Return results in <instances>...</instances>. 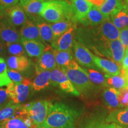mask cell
<instances>
[{
    "label": "cell",
    "mask_w": 128,
    "mask_h": 128,
    "mask_svg": "<svg viewBox=\"0 0 128 128\" xmlns=\"http://www.w3.org/2000/svg\"><path fill=\"white\" fill-rule=\"evenodd\" d=\"M49 104L50 103L47 100H41L33 101L23 105L36 128L43 125L45 122L49 112Z\"/></svg>",
    "instance_id": "cell-4"
},
{
    "label": "cell",
    "mask_w": 128,
    "mask_h": 128,
    "mask_svg": "<svg viewBox=\"0 0 128 128\" xmlns=\"http://www.w3.org/2000/svg\"><path fill=\"white\" fill-rule=\"evenodd\" d=\"M4 18H5L4 12L0 9V23H1V22H2L3 20H4Z\"/></svg>",
    "instance_id": "cell-44"
},
{
    "label": "cell",
    "mask_w": 128,
    "mask_h": 128,
    "mask_svg": "<svg viewBox=\"0 0 128 128\" xmlns=\"http://www.w3.org/2000/svg\"><path fill=\"white\" fill-rule=\"evenodd\" d=\"M58 68L62 69L70 66L74 60L71 50H54Z\"/></svg>",
    "instance_id": "cell-29"
},
{
    "label": "cell",
    "mask_w": 128,
    "mask_h": 128,
    "mask_svg": "<svg viewBox=\"0 0 128 128\" xmlns=\"http://www.w3.org/2000/svg\"><path fill=\"white\" fill-rule=\"evenodd\" d=\"M76 27V26H74L61 36L54 40L52 43V46L54 50L60 51L71 50Z\"/></svg>",
    "instance_id": "cell-15"
},
{
    "label": "cell",
    "mask_w": 128,
    "mask_h": 128,
    "mask_svg": "<svg viewBox=\"0 0 128 128\" xmlns=\"http://www.w3.org/2000/svg\"><path fill=\"white\" fill-rule=\"evenodd\" d=\"M8 52L14 56H23L25 54V49L22 42H16L6 45Z\"/></svg>",
    "instance_id": "cell-35"
},
{
    "label": "cell",
    "mask_w": 128,
    "mask_h": 128,
    "mask_svg": "<svg viewBox=\"0 0 128 128\" xmlns=\"http://www.w3.org/2000/svg\"><path fill=\"white\" fill-rule=\"evenodd\" d=\"M110 20L118 29L122 30L128 27V12L124 3L122 8L114 16L110 17Z\"/></svg>",
    "instance_id": "cell-28"
},
{
    "label": "cell",
    "mask_w": 128,
    "mask_h": 128,
    "mask_svg": "<svg viewBox=\"0 0 128 128\" xmlns=\"http://www.w3.org/2000/svg\"><path fill=\"white\" fill-rule=\"evenodd\" d=\"M23 108V105L14 103L10 101L0 108V122L14 118L20 114Z\"/></svg>",
    "instance_id": "cell-21"
},
{
    "label": "cell",
    "mask_w": 128,
    "mask_h": 128,
    "mask_svg": "<svg viewBox=\"0 0 128 128\" xmlns=\"http://www.w3.org/2000/svg\"><path fill=\"white\" fill-rule=\"evenodd\" d=\"M119 39L126 50L128 49V27L120 30Z\"/></svg>",
    "instance_id": "cell-39"
},
{
    "label": "cell",
    "mask_w": 128,
    "mask_h": 128,
    "mask_svg": "<svg viewBox=\"0 0 128 128\" xmlns=\"http://www.w3.org/2000/svg\"><path fill=\"white\" fill-rule=\"evenodd\" d=\"M106 121L108 124H116L128 126V108L112 112L106 118Z\"/></svg>",
    "instance_id": "cell-26"
},
{
    "label": "cell",
    "mask_w": 128,
    "mask_h": 128,
    "mask_svg": "<svg viewBox=\"0 0 128 128\" xmlns=\"http://www.w3.org/2000/svg\"><path fill=\"white\" fill-rule=\"evenodd\" d=\"M0 39L5 45L16 42H22L20 33L13 26L5 19L0 23Z\"/></svg>",
    "instance_id": "cell-11"
},
{
    "label": "cell",
    "mask_w": 128,
    "mask_h": 128,
    "mask_svg": "<svg viewBox=\"0 0 128 128\" xmlns=\"http://www.w3.org/2000/svg\"><path fill=\"white\" fill-rule=\"evenodd\" d=\"M88 2L90 3L92 6L100 8L103 5L106 0H87Z\"/></svg>",
    "instance_id": "cell-42"
},
{
    "label": "cell",
    "mask_w": 128,
    "mask_h": 128,
    "mask_svg": "<svg viewBox=\"0 0 128 128\" xmlns=\"http://www.w3.org/2000/svg\"><path fill=\"white\" fill-rule=\"evenodd\" d=\"M60 70L66 75L80 94H88L94 89L93 84L90 80L87 72L75 60L70 66Z\"/></svg>",
    "instance_id": "cell-3"
},
{
    "label": "cell",
    "mask_w": 128,
    "mask_h": 128,
    "mask_svg": "<svg viewBox=\"0 0 128 128\" xmlns=\"http://www.w3.org/2000/svg\"><path fill=\"white\" fill-rule=\"evenodd\" d=\"M119 92L113 87L105 88L102 93L104 103L110 108H117L120 107Z\"/></svg>",
    "instance_id": "cell-25"
},
{
    "label": "cell",
    "mask_w": 128,
    "mask_h": 128,
    "mask_svg": "<svg viewBox=\"0 0 128 128\" xmlns=\"http://www.w3.org/2000/svg\"><path fill=\"white\" fill-rule=\"evenodd\" d=\"M50 25L55 39L63 34L74 26H76V23H73L72 21H62V22L52 23Z\"/></svg>",
    "instance_id": "cell-31"
},
{
    "label": "cell",
    "mask_w": 128,
    "mask_h": 128,
    "mask_svg": "<svg viewBox=\"0 0 128 128\" xmlns=\"http://www.w3.org/2000/svg\"><path fill=\"white\" fill-rule=\"evenodd\" d=\"M124 6H125L128 12V0H125V1L124 2Z\"/></svg>",
    "instance_id": "cell-47"
},
{
    "label": "cell",
    "mask_w": 128,
    "mask_h": 128,
    "mask_svg": "<svg viewBox=\"0 0 128 128\" xmlns=\"http://www.w3.org/2000/svg\"><path fill=\"white\" fill-rule=\"evenodd\" d=\"M57 64L56 61L55 52L52 46L47 45L37 62L36 68L40 70L52 71L56 68Z\"/></svg>",
    "instance_id": "cell-12"
},
{
    "label": "cell",
    "mask_w": 128,
    "mask_h": 128,
    "mask_svg": "<svg viewBox=\"0 0 128 128\" xmlns=\"http://www.w3.org/2000/svg\"><path fill=\"white\" fill-rule=\"evenodd\" d=\"M128 128L123 127V126H120V125H119V124H116V128Z\"/></svg>",
    "instance_id": "cell-49"
},
{
    "label": "cell",
    "mask_w": 128,
    "mask_h": 128,
    "mask_svg": "<svg viewBox=\"0 0 128 128\" xmlns=\"http://www.w3.org/2000/svg\"><path fill=\"white\" fill-rule=\"evenodd\" d=\"M72 21L73 23L79 22L86 17L92 6L87 0H72L71 4Z\"/></svg>",
    "instance_id": "cell-13"
},
{
    "label": "cell",
    "mask_w": 128,
    "mask_h": 128,
    "mask_svg": "<svg viewBox=\"0 0 128 128\" xmlns=\"http://www.w3.org/2000/svg\"><path fill=\"white\" fill-rule=\"evenodd\" d=\"M0 127L2 128H37L32 122L24 106L20 114L0 122Z\"/></svg>",
    "instance_id": "cell-9"
},
{
    "label": "cell",
    "mask_w": 128,
    "mask_h": 128,
    "mask_svg": "<svg viewBox=\"0 0 128 128\" xmlns=\"http://www.w3.org/2000/svg\"><path fill=\"white\" fill-rule=\"evenodd\" d=\"M9 69L18 72L26 71L31 66V62L26 56H12L7 60Z\"/></svg>",
    "instance_id": "cell-20"
},
{
    "label": "cell",
    "mask_w": 128,
    "mask_h": 128,
    "mask_svg": "<svg viewBox=\"0 0 128 128\" xmlns=\"http://www.w3.org/2000/svg\"><path fill=\"white\" fill-rule=\"evenodd\" d=\"M119 92L120 107H128V87L120 90Z\"/></svg>",
    "instance_id": "cell-36"
},
{
    "label": "cell",
    "mask_w": 128,
    "mask_h": 128,
    "mask_svg": "<svg viewBox=\"0 0 128 128\" xmlns=\"http://www.w3.org/2000/svg\"><path fill=\"white\" fill-rule=\"evenodd\" d=\"M22 43L30 57H40L45 49V46L40 42L22 39Z\"/></svg>",
    "instance_id": "cell-23"
},
{
    "label": "cell",
    "mask_w": 128,
    "mask_h": 128,
    "mask_svg": "<svg viewBox=\"0 0 128 128\" xmlns=\"http://www.w3.org/2000/svg\"><path fill=\"white\" fill-rule=\"evenodd\" d=\"M72 48L75 58L80 65L88 68L98 70L94 60V55L87 48L76 40H74Z\"/></svg>",
    "instance_id": "cell-8"
},
{
    "label": "cell",
    "mask_w": 128,
    "mask_h": 128,
    "mask_svg": "<svg viewBox=\"0 0 128 128\" xmlns=\"http://www.w3.org/2000/svg\"><path fill=\"white\" fill-rule=\"evenodd\" d=\"M121 67L123 70H128V49L125 51V54L121 62Z\"/></svg>",
    "instance_id": "cell-41"
},
{
    "label": "cell",
    "mask_w": 128,
    "mask_h": 128,
    "mask_svg": "<svg viewBox=\"0 0 128 128\" xmlns=\"http://www.w3.org/2000/svg\"><path fill=\"white\" fill-rule=\"evenodd\" d=\"M101 32L105 39L108 41L119 39L120 31L118 29L110 20L99 25Z\"/></svg>",
    "instance_id": "cell-24"
},
{
    "label": "cell",
    "mask_w": 128,
    "mask_h": 128,
    "mask_svg": "<svg viewBox=\"0 0 128 128\" xmlns=\"http://www.w3.org/2000/svg\"><path fill=\"white\" fill-rule=\"evenodd\" d=\"M36 76L32 82V88L34 91L39 92L50 84V71L36 68Z\"/></svg>",
    "instance_id": "cell-19"
},
{
    "label": "cell",
    "mask_w": 128,
    "mask_h": 128,
    "mask_svg": "<svg viewBox=\"0 0 128 128\" xmlns=\"http://www.w3.org/2000/svg\"><path fill=\"white\" fill-rule=\"evenodd\" d=\"M0 128H1V127H0Z\"/></svg>",
    "instance_id": "cell-51"
},
{
    "label": "cell",
    "mask_w": 128,
    "mask_h": 128,
    "mask_svg": "<svg viewBox=\"0 0 128 128\" xmlns=\"http://www.w3.org/2000/svg\"><path fill=\"white\" fill-rule=\"evenodd\" d=\"M8 74L9 77L12 81V82H21L23 81L24 79V78L19 73V72L17 71L8 69Z\"/></svg>",
    "instance_id": "cell-37"
},
{
    "label": "cell",
    "mask_w": 128,
    "mask_h": 128,
    "mask_svg": "<svg viewBox=\"0 0 128 128\" xmlns=\"http://www.w3.org/2000/svg\"><path fill=\"white\" fill-rule=\"evenodd\" d=\"M126 49L120 39L109 41L102 45L96 52V55L106 57L120 64L125 54Z\"/></svg>",
    "instance_id": "cell-5"
},
{
    "label": "cell",
    "mask_w": 128,
    "mask_h": 128,
    "mask_svg": "<svg viewBox=\"0 0 128 128\" xmlns=\"http://www.w3.org/2000/svg\"><path fill=\"white\" fill-rule=\"evenodd\" d=\"M32 82L29 78H24L21 82H12L7 86V92L11 100L16 104L25 102L30 94Z\"/></svg>",
    "instance_id": "cell-6"
},
{
    "label": "cell",
    "mask_w": 128,
    "mask_h": 128,
    "mask_svg": "<svg viewBox=\"0 0 128 128\" xmlns=\"http://www.w3.org/2000/svg\"><path fill=\"white\" fill-rule=\"evenodd\" d=\"M104 76L106 78V82L108 86H112L113 88L118 90H120L128 87L127 82H126L124 76L123 75L108 76L106 74Z\"/></svg>",
    "instance_id": "cell-32"
},
{
    "label": "cell",
    "mask_w": 128,
    "mask_h": 128,
    "mask_svg": "<svg viewBox=\"0 0 128 128\" xmlns=\"http://www.w3.org/2000/svg\"><path fill=\"white\" fill-rule=\"evenodd\" d=\"M12 82L8 74L7 64L3 58L0 57V87H7Z\"/></svg>",
    "instance_id": "cell-34"
},
{
    "label": "cell",
    "mask_w": 128,
    "mask_h": 128,
    "mask_svg": "<svg viewBox=\"0 0 128 128\" xmlns=\"http://www.w3.org/2000/svg\"><path fill=\"white\" fill-rule=\"evenodd\" d=\"M37 128H50V127H48L47 126H45L44 125V124H43V125H41L39 126V127H38Z\"/></svg>",
    "instance_id": "cell-48"
},
{
    "label": "cell",
    "mask_w": 128,
    "mask_h": 128,
    "mask_svg": "<svg viewBox=\"0 0 128 128\" xmlns=\"http://www.w3.org/2000/svg\"><path fill=\"white\" fill-rule=\"evenodd\" d=\"M21 39L43 42L38 27L33 21L28 20L22 26L20 32Z\"/></svg>",
    "instance_id": "cell-17"
},
{
    "label": "cell",
    "mask_w": 128,
    "mask_h": 128,
    "mask_svg": "<svg viewBox=\"0 0 128 128\" xmlns=\"http://www.w3.org/2000/svg\"><path fill=\"white\" fill-rule=\"evenodd\" d=\"M94 60L98 70H102L108 76H118L122 73V68L120 64L116 63L113 60L93 56Z\"/></svg>",
    "instance_id": "cell-14"
},
{
    "label": "cell",
    "mask_w": 128,
    "mask_h": 128,
    "mask_svg": "<svg viewBox=\"0 0 128 128\" xmlns=\"http://www.w3.org/2000/svg\"><path fill=\"white\" fill-rule=\"evenodd\" d=\"M124 78H125L126 82H127V85L128 86V70L125 71V74H124Z\"/></svg>",
    "instance_id": "cell-45"
},
{
    "label": "cell",
    "mask_w": 128,
    "mask_h": 128,
    "mask_svg": "<svg viewBox=\"0 0 128 128\" xmlns=\"http://www.w3.org/2000/svg\"><path fill=\"white\" fill-rule=\"evenodd\" d=\"M108 20L102 14L98 8L92 6L86 17L80 21V23L84 26H96Z\"/></svg>",
    "instance_id": "cell-18"
},
{
    "label": "cell",
    "mask_w": 128,
    "mask_h": 128,
    "mask_svg": "<svg viewBox=\"0 0 128 128\" xmlns=\"http://www.w3.org/2000/svg\"><path fill=\"white\" fill-rule=\"evenodd\" d=\"M36 25L39 28L40 35L43 42L51 43L52 44L54 38L51 25L43 22L37 23Z\"/></svg>",
    "instance_id": "cell-30"
},
{
    "label": "cell",
    "mask_w": 128,
    "mask_h": 128,
    "mask_svg": "<svg viewBox=\"0 0 128 128\" xmlns=\"http://www.w3.org/2000/svg\"><path fill=\"white\" fill-rule=\"evenodd\" d=\"M18 1L19 0H0V9L5 11L6 9L17 5Z\"/></svg>",
    "instance_id": "cell-38"
},
{
    "label": "cell",
    "mask_w": 128,
    "mask_h": 128,
    "mask_svg": "<svg viewBox=\"0 0 128 128\" xmlns=\"http://www.w3.org/2000/svg\"><path fill=\"white\" fill-rule=\"evenodd\" d=\"M44 1H65V0H44Z\"/></svg>",
    "instance_id": "cell-50"
},
{
    "label": "cell",
    "mask_w": 128,
    "mask_h": 128,
    "mask_svg": "<svg viewBox=\"0 0 128 128\" xmlns=\"http://www.w3.org/2000/svg\"><path fill=\"white\" fill-rule=\"evenodd\" d=\"M50 84L58 87L63 92L79 96L80 93L74 86L66 75L59 68H56L50 71Z\"/></svg>",
    "instance_id": "cell-7"
},
{
    "label": "cell",
    "mask_w": 128,
    "mask_h": 128,
    "mask_svg": "<svg viewBox=\"0 0 128 128\" xmlns=\"http://www.w3.org/2000/svg\"><path fill=\"white\" fill-rule=\"evenodd\" d=\"M5 18L14 27L23 26L28 20V16L21 4H17L4 11Z\"/></svg>",
    "instance_id": "cell-10"
},
{
    "label": "cell",
    "mask_w": 128,
    "mask_h": 128,
    "mask_svg": "<svg viewBox=\"0 0 128 128\" xmlns=\"http://www.w3.org/2000/svg\"><path fill=\"white\" fill-rule=\"evenodd\" d=\"M8 97V94L7 93V90L4 88H0V107L2 108V104L7 100Z\"/></svg>",
    "instance_id": "cell-40"
},
{
    "label": "cell",
    "mask_w": 128,
    "mask_h": 128,
    "mask_svg": "<svg viewBox=\"0 0 128 128\" xmlns=\"http://www.w3.org/2000/svg\"><path fill=\"white\" fill-rule=\"evenodd\" d=\"M80 112L66 104L56 102L49 104L44 125L52 128H76Z\"/></svg>",
    "instance_id": "cell-1"
},
{
    "label": "cell",
    "mask_w": 128,
    "mask_h": 128,
    "mask_svg": "<svg viewBox=\"0 0 128 128\" xmlns=\"http://www.w3.org/2000/svg\"><path fill=\"white\" fill-rule=\"evenodd\" d=\"M116 125V124H108L103 118L94 116L83 122L79 128H115Z\"/></svg>",
    "instance_id": "cell-27"
},
{
    "label": "cell",
    "mask_w": 128,
    "mask_h": 128,
    "mask_svg": "<svg viewBox=\"0 0 128 128\" xmlns=\"http://www.w3.org/2000/svg\"><path fill=\"white\" fill-rule=\"evenodd\" d=\"M40 16L46 22L51 23L72 21L71 4L65 1H46L44 2Z\"/></svg>",
    "instance_id": "cell-2"
},
{
    "label": "cell",
    "mask_w": 128,
    "mask_h": 128,
    "mask_svg": "<svg viewBox=\"0 0 128 128\" xmlns=\"http://www.w3.org/2000/svg\"><path fill=\"white\" fill-rule=\"evenodd\" d=\"M84 70L87 72L89 79L92 84L103 87H108L106 78L102 73L93 69L84 68Z\"/></svg>",
    "instance_id": "cell-33"
},
{
    "label": "cell",
    "mask_w": 128,
    "mask_h": 128,
    "mask_svg": "<svg viewBox=\"0 0 128 128\" xmlns=\"http://www.w3.org/2000/svg\"><path fill=\"white\" fill-rule=\"evenodd\" d=\"M31 1V0H20V4L23 5L24 4H25V3L28 2V1Z\"/></svg>",
    "instance_id": "cell-46"
},
{
    "label": "cell",
    "mask_w": 128,
    "mask_h": 128,
    "mask_svg": "<svg viewBox=\"0 0 128 128\" xmlns=\"http://www.w3.org/2000/svg\"><path fill=\"white\" fill-rule=\"evenodd\" d=\"M5 53V48L4 46L2 43V41L0 39V55H3Z\"/></svg>",
    "instance_id": "cell-43"
},
{
    "label": "cell",
    "mask_w": 128,
    "mask_h": 128,
    "mask_svg": "<svg viewBox=\"0 0 128 128\" xmlns=\"http://www.w3.org/2000/svg\"><path fill=\"white\" fill-rule=\"evenodd\" d=\"M123 6L124 2L122 0H106L98 8L102 14L110 20L112 16H114L122 8Z\"/></svg>",
    "instance_id": "cell-22"
},
{
    "label": "cell",
    "mask_w": 128,
    "mask_h": 128,
    "mask_svg": "<svg viewBox=\"0 0 128 128\" xmlns=\"http://www.w3.org/2000/svg\"><path fill=\"white\" fill-rule=\"evenodd\" d=\"M44 0H31L21 6L32 21L38 23L42 22V18L40 14L44 9Z\"/></svg>",
    "instance_id": "cell-16"
},
{
    "label": "cell",
    "mask_w": 128,
    "mask_h": 128,
    "mask_svg": "<svg viewBox=\"0 0 128 128\" xmlns=\"http://www.w3.org/2000/svg\"><path fill=\"white\" fill-rule=\"evenodd\" d=\"M1 108V107H0V108Z\"/></svg>",
    "instance_id": "cell-52"
}]
</instances>
